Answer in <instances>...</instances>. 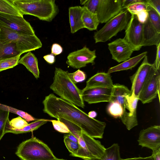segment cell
<instances>
[{"instance_id": "cell-33", "label": "cell", "mask_w": 160, "mask_h": 160, "mask_svg": "<svg viewBox=\"0 0 160 160\" xmlns=\"http://www.w3.org/2000/svg\"><path fill=\"white\" fill-rule=\"evenodd\" d=\"M10 112L0 108V141L5 133V126L9 119Z\"/></svg>"}, {"instance_id": "cell-11", "label": "cell", "mask_w": 160, "mask_h": 160, "mask_svg": "<svg viewBox=\"0 0 160 160\" xmlns=\"http://www.w3.org/2000/svg\"><path fill=\"white\" fill-rule=\"evenodd\" d=\"M0 25L21 33L32 35L35 34L30 23L23 17L0 12Z\"/></svg>"}, {"instance_id": "cell-26", "label": "cell", "mask_w": 160, "mask_h": 160, "mask_svg": "<svg viewBox=\"0 0 160 160\" xmlns=\"http://www.w3.org/2000/svg\"><path fill=\"white\" fill-rule=\"evenodd\" d=\"M120 148L118 143H114L105 149L104 153L100 159L92 158L89 160H121Z\"/></svg>"}, {"instance_id": "cell-21", "label": "cell", "mask_w": 160, "mask_h": 160, "mask_svg": "<svg viewBox=\"0 0 160 160\" xmlns=\"http://www.w3.org/2000/svg\"><path fill=\"white\" fill-rule=\"evenodd\" d=\"M18 63L25 66L36 78L38 79L39 78L40 71L38 67V59L31 51L28 52L20 58Z\"/></svg>"}, {"instance_id": "cell-35", "label": "cell", "mask_w": 160, "mask_h": 160, "mask_svg": "<svg viewBox=\"0 0 160 160\" xmlns=\"http://www.w3.org/2000/svg\"><path fill=\"white\" fill-rule=\"evenodd\" d=\"M10 123L12 128L17 129H21L28 124L26 120L20 116L12 118Z\"/></svg>"}, {"instance_id": "cell-36", "label": "cell", "mask_w": 160, "mask_h": 160, "mask_svg": "<svg viewBox=\"0 0 160 160\" xmlns=\"http://www.w3.org/2000/svg\"><path fill=\"white\" fill-rule=\"evenodd\" d=\"M65 144L71 154L77 153L80 146L78 142H76L69 140L66 137H64Z\"/></svg>"}, {"instance_id": "cell-20", "label": "cell", "mask_w": 160, "mask_h": 160, "mask_svg": "<svg viewBox=\"0 0 160 160\" xmlns=\"http://www.w3.org/2000/svg\"><path fill=\"white\" fill-rule=\"evenodd\" d=\"M68 11L71 33H75L80 29L84 28L82 20L83 7H70Z\"/></svg>"}, {"instance_id": "cell-4", "label": "cell", "mask_w": 160, "mask_h": 160, "mask_svg": "<svg viewBox=\"0 0 160 160\" xmlns=\"http://www.w3.org/2000/svg\"><path fill=\"white\" fill-rule=\"evenodd\" d=\"M21 13L35 16L41 20L51 22L59 12L54 0H13Z\"/></svg>"}, {"instance_id": "cell-22", "label": "cell", "mask_w": 160, "mask_h": 160, "mask_svg": "<svg viewBox=\"0 0 160 160\" xmlns=\"http://www.w3.org/2000/svg\"><path fill=\"white\" fill-rule=\"evenodd\" d=\"M148 6L146 0H142L129 5L126 9L131 14L136 15L138 21L143 23L148 18Z\"/></svg>"}, {"instance_id": "cell-17", "label": "cell", "mask_w": 160, "mask_h": 160, "mask_svg": "<svg viewBox=\"0 0 160 160\" xmlns=\"http://www.w3.org/2000/svg\"><path fill=\"white\" fill-rule=\"evenodd\" d=\"M112 88L95 87L83 88L82 97L84 101L88 104L110 102Z\"/></svg>"}, {"instance_id": "cell-10", "label": "cell", "mask_w": 160, "mask_h": 160, "mask_svg": "<svg viewBox=\"0 0 160 160\" xmlns=\"http://www.w3.org/2000/svg\"><path fill=\"white\" fill-rule=\"evenodd\" d=\"M143 27V23L138 21L136 15L131 14L123 38L131 46L134 51H138L142 48Z\"/></svg>"}, {"instance_id": "cell-1", "label": "cell", "mask_w": 160, "mask_h": 160, "mask_svg": "<svg viewBox=\"0 0 160 160\" xmlns=\"http://www.w3.org/2000/svg\"><path fill=\"white\" fill-rule=\"evenodd\" d=\"M43 112L51 117L60 118L78 126L93 138L103 137L106 123L90 117L76 106L50 93L42 101Z\"/></svg>"}, {"instance_id": "cell-32", "label": "cell", "mask_w": 160, "mask_h": 160, "mask_svg": "<svg viewBox=\"0 0 160 160\" xmlns=\"http://www.w3.org/2000/svg\"><path fill=\"white\" fill-rule=\"evenodd\" d=\"M108 113L114 118H121L123 113L121 105L117 102H110L108 108Z\"/></svg>"}, {"instance_id": "cell-18", "label": "cell", "mask_w": 160, "mask_h": 160, "mask_svg": "<svg viewBox=\"0 0 160 160\" xmlns=\"http://www.w3.org/2000/svg\"><path fill=\"white\" fill-rule=\"evenodd\" d=\"M160 43V32H158L151 23L148 18L143 23L142 46H157Z\"/></svg>"}, {"instance_id": "cell-23", "label": "cell", "mask_w": 160, "mask_h": 160, "mask_svg": "<svg viewBox=\"0 0 160 160\" xmlns=\"http://www.w3.org/2000/svg\"><path fill=\"white\" fill-rule=\"evenodd\" d=\"M48 121H51V120L41 119H38L24 127L20 129L13 128L11 127L10 123V121L8 120L5 126V133L10 132L15 134L25 133L32 132L38 128L43 125L46 123Z\"/></svg>"}, {"instance_id": "cell-6", "label": "cell", "mask_w": 160, "mask_h": 160, "mask_svg": "<svg viewBox=\"0 0 160 160\" xmlns=\"http://www.w3.org/2000/svg\"><path fill=\"white\" fill-rule=\"evenodd\" d=\"M0 42L3 44L13 43L22 54L42 47V44L35 35H27L14 31L0 25Z\"/></svg>"}, {"instance_id": "cell-45", "label": "cell", "mask_w": 160, "mask_h": 160, "mask_svg": "<svg viewBox=\"0 0 160 160\" xmlns=\"http://www.w3.org/2000/svg\"><path fill=\"white\" fill-rule=\"evenodd\" d=\"M121 160H154L153 157L151 155L150 156L142 158V157H138V158H128L126 159H122L121 158Z\"/></svg>"}, {"instance_id": "cell-43", "label": "cell", "mask_w": 160, "mask_h": 160, "mask_svg": "<svg viewBox=\"0 0 160 160\" xmlns=\"http://www.w3.org/2000/svg\"><path fill=\"white\" fill-rule=\"evenodd\" d=\"M152 156L154 160H160V147L153 150Z\"/></svg>"}, {"instance_id": "cell-19", "label": "cell", "mask_w": 160, "mask_h": 160, "mask_svg": "<svg viewBox=\"0 0 160 160\" xmlns=\"http://www.w3.org/2000/svg\"><path fill=\"white\" fill-rule=\"evenodd\" d=\"M110 74L104 72L97 73L89 78L84 88L100 87L112 88L113 86Z\"/></svg>"}, {"instance_id": "cell-24", "label": "cell", "mask_w": 160, "mask_h": 160, "mask_svg": "<svg viewBox=\"0 0 160 160\" xmlns=\"http://www.w3.org/2000/svg\"><path fill=\"white\" fill-rule=\"evenodd\" d=\"M147 52H143L136 56L130 58L122 63L110 68L108 73H111L131 69L136 66L142 59L147 56Z\"/></svg>"}, {"instance_id": "cell-28", "label": "cell", "mask_w": 160, "mask_h": 160, "mask_svg": "<svg viewBox=\"0 0 160 160\" xmlns=\"http://www.w3.org/2000/svg\"><path fill=\"white\" fill-rule=\"evenodd\" d=\"M19 54H21L17 50L14 43L3 44L0 42V60Z\"/></svg>"}, {"instance_id": "cell-2", "label": "cell", "mask_w": 160, "mask_h": 160, "mask_svg": "<svg viewBox=\"0 0 160 160\" xmlns=\"http://www.w3.org/2000/svg\"><path fill=\"white\" fill-rule=\"evenodd\" d=\"M68 71L55 68L53 82L50 88L62 98L76 106L84 108L82 90L79 89L69 78Z\"/></svg>"}, {"instance_id": "cell-5", "label": "cell", "mask_w": 160, "mask_h": 160, "mask_svg": "<svg viewBox=\"0 0 160 160\" xmlns=\"http://www.w3.org/2000/svg\"><path fill=\"white\" fill-rule=\"evenodd\" d=\"M15 153L22 160H57L58 159L46 144L35 137L20 143Z\"/></svg>"}, {"instance_id": "cell-38", "label": "cell", "mask_w": 160, "mask_h": 160, "mask_svg": "<svg viewBox=\"0 0 160 160\" xmlns=\"http://www.w3.org/2000/svg\"><path fill=\"white\" fill-rule=\"evenodd\" d=\"M148 5L160 15V0H146Z\"/></svg>"}, {"instance_id": "cell-47", "label": "cell", "mask_w": 160, "mask_h": 160, "mask_svg": "<svg viewBox=\"0 0 160 160\" xmlns=\"http://www.w3.org/2000/svg\"><path fill=\"white\" fill-rule=\"evenodd\" d=\"M57 160H65V159H58V158Z\"/></svg>"}, {"instance_id": "cell-3", "label": "cell", "mask_w": 160, "mask_h": 160, "mask_svg": "<svg viewBox=\"0 0 160 160\" xmlns=\"http://www.w3.org/2000/svg\"><path fill=\"white\" fill-rule=\"evenodd\" d=\"M64 124L70 132L77 138L80 146L77 153H70V156L84 160H89L92 158L100 159L102 157L106 148L100 141L89 136L78 126L66 120Z\"/></svg>"}, {"instance_id": "cell-12", "label": "cell", "mask_w": 160, "mask_h": 160, "mask_svg": "<svg viewBox=\"0 0 160 160\" xmlns=\"http://www.w3.org/2000/svg\"><path fill=\"white\" fill-rule=\"evenodd\" d=\"M155 68L153 64L149 63L146 56L136 72L130 77L132 84L130 91L136 97L138 98L148 77Z\"/></svg>"}, {"instance_id": "cell-40", "label": "cell", "mask_w": 160, "mask_h": 160, "mask_svg": "<svg viewBox=\"0 0 160 160\" xmlns=\"http://www.w3.org/2000/svg\"><path fill=\"white\" fill-rule=\"evenodd\" d=\"M51 50V53L55 55L61 54L63 50L62 47L59 44L56 43L52 45Z\"/></svg>"}, {"instance_id": "cell-14", "label": "cell", "mask_w": 160, "mask_h": 160, "mask_svg": "<svg viewBox=\"0 0 160 160\" xmlns=\"http://www.w3.org/2000/svg\"><path fill=\"white\" fill-rule=\"evenodd\" d=\"M133 92L127 95L122 106L123 113L121 119L127 128L129 130L138 125L136 117V109L138 100Z\"/></svg>"}, {"instance_id": "cell-44", "label": "cell", "mask_w": 160, "mask_h": 160, "mask_svg": "<svg viewBox=\"0 0 160 160\" xmlns=\"http://www.w3.org/2000/svg\"><path fill=\"white\" fill-rule=\"evenodd\" d=\"M64 137H66L72 141L78 143V140L77 138L70 132L66 133L64 134Z\"/></svg>"}, {"instance_id": "cell-39", "label": "cell", "mask_w": 160, "mask_h": 160, "mask_svg": "<svg viewBox=\"0 0 160 160\" xmlns=\"http://www.w3.org/2000/svg\"><path fill=\"white\" fill-rule=\"evenodd\" d=\"M156 58L153 64L155 68L158 70H160V43L157 46Z\"/></svg>"}, {"instance_id": "cell-9", "label": "cell", "mask_w": 160, "mask_h": 160, "mask_svg": "<svg viewBox=\"0 0 160 160\" xmlns=\"http://www.w3.org/2000/svg\"><path fill=\"white\" fill-rule=\"evenodd\" d=\"M160 70L155 68L152 70L144 84L138 97L142 103H149L158 95L160 99Z\"/></svg>"}, {"instance_id": "cell-8", "label": "cell", "mask_w": 160, "mask_h": 160, "mask_svg": "<svg viewBox=\"0 0 160 160\" xmlns=\"http://www.w3.org/2000/svg\"><path fill=\"white\" fill-rule=\"evenodd\" d=\"M124 9L106 23L101 29L95 32L93 38L96 43L105 42L119 32L125 30L131 14L126 9Z\"/></svg>"}, {"instance_id": "cell-30", "label": "cell", "mask_w": 160, "mask_h": 160, "mask_svg": "<svg viewBox=\"0 0 160 160\" xmlns=\"http://www.w3.org/2000/svg\"><path fill=\"white\" fill-rule=\"evenodd\" d=\"M0 108L4 110L8 111L22 117L27 122L36 121L37 119L27 112L18 109L11 106L0 103Z\"/></svg>"}, {"instance_id": "cell-34", "label": "cell", "mask_w": 160, "mask_h": 160, "mask_svg": "<svg viewBox=\"0 0 160 160\" xmlns=\"http://www.w3.org/2000/svg\"><path fill=\"white\" fill-rule=\"evenodd\" d=\"M68 74L71 79L75 84L83 82L86 78L85 73L79 69L73 73L68 72Z\"/></svg>"}, {"instance_id": "cell-31", "label": "cell", "mask_w": 160, "mask_h": 160, "mask_svg": "<svg viewBox=\"0 0 160 160\" xmlns=\"http://www.w3.org/2000/svg\"><path fill=\"white\" fill-rule=\"evenodd\" d=\"M148 18L151 23L159 32H160V15L152 8L148 6Z\"/></svg>"}, {"instance_id": "cell-13", "label": "cell", "mask_w": 160, "mask_h": 160, "mask_svg": "<svg viewBox=\"0 0 160 160\" xmlns=\"http://www.w3.org/2000/svg\"><path fill=\"white\" fill-rule=\"evenodd\" d=\"M96 58V50L91 51L85 46L69 53L66 63L74 68L79 69L85 67L88 64H94Z\"/></svg>"}, {"instance_id": "cell-29", "label": "cell", "mask_w": 160, "mask_h": 160, "mask_svg": "<svg viewBox=\"0 0 160 160\" xmlns=\"http://www.w3.org/2000/svg\"><path fill=\"white\" fill-rule=\"evenodd\" d=\"M21 54L0 60V72L3 71L13 68L17 65Z\"/></svg>"}, {"instance_id": "cell-15", "label": "cell", "mask_w": 160, "mask_h": 160, "mask_svg": "<svg viewBox=\"0 0 160 160\" xmlns=\"http://www.w3.org/2000/svg\"><path fill=\"white\" fill-rule=\"evenodd\" d=\"M138 145L152 150L160 147V126L153 125L140 132L138 140Z\"/></svg>"}, {"instance_id": "cell-25", "label": "cell", "mask_w": 160, "mask_h": 160, "mask_svg": "<svg viewBox=\"0 0 160 160\" xmlns=\"http://www.w3.org/2000/svg\"><path fill=\"white\" fill-rule=\"evenodd\" d=\"M83 8L82 20L84 28L90 31L96 30L100 23L97 15L86 7L83 6Z\"/></svg>"}, {"instance_id": "cell-41", "label": "cell", "mask_w": 160, "mask_h": 160, "mask_svg": "<svg viewBox=\"0 0 160 160\" xmlns=\"http://www.w3.org/2000/svg\"><path fill=\"white\" fill-rule=\"evenodd\" d=\"M142 0H122V6L123 9H126L127 7L134 3L140 2Z\"/></svg>"}, {"instance_id": "cell-42", "label": "cell", "mask_w": 160, "mask_h": 160, "mask_svg": "<svg viewBox=\"0 0 160 160\" xmlns=\"http://www.w3.org/2000/svg\"><path fill=\"white\" fill-rule=\"evenodd\" d=\"M44 60L48 63L52 64L55 61V57L52 53L46 55L43 57Z\"/></svg>"}, {"instance_id": "cell-46", "label": "cell", "mask_w": 160, "mask_h": 160, "mask_svg": "<svg viewBox=\"0 0 160 160\" xmlns=\"http://www.w3.org/2000/svg\"><path fill=\"white\" fill-rule=\"evenodd\" d=\"M88 115L90 117L94 118L97 116V114L95 111H91L88 112Z\"/></svg>"}, {"instance_id": "cell-16", "label": "cell", "mask_w": 160, "mask_h": 160, "mask_svg": "<svg viewBox=\"0 0 160 160\" xmlns=\"http://www.w3.org/2000/svg\"><path fill=\"white\" fill-rule=\"evenodd\" d=\"M108 46L112 59L118 62H123L130 58L134 51L123 38L117 39L108 43Z\"/></svg>"}, {"instance_id": "cell-27", "label": "cell", "mask_w": 160, "mask_h": 160, "mask_svg": "<svg viewBox=\"0 0 160 160\" xmlns=\"http://www.w3.org/2000/svg\"><path fill=\"white\" fill-rule=\"evenodd\" d=\"M0 12L23 17L14 5L13 0H0Z\"/></svg>"}, {"instance_id": "cell-37", "label": "cell", "mask_w": 160, "mask_h": 160, "mask_svg": "<svg viewBox=\"0 0 160 160\" xmlns=\"http://www.w3.org/2000/svg\"><path fill=\"white\" fill-rule=\"evenodd\" d=\"M51 122L54 129L58 132L63 133L70 132L68 128L63 122L58 120H51Z\"/></svg>"}, {"instance_id": "cell-7", "label": "cell", "mask_w": 160, "mask_h": 160, "mask_svg": "<svg viewBox=\"0 0 160 160\" xmlns=\"http://www.w3.org/2000/svg\"><path fill=\"white\" fill-rule=\"evenodd\" d=\"M80 4L96 14L99 23H106L123 9L122 0H81Z\"/></svg>"}]
</instances>
